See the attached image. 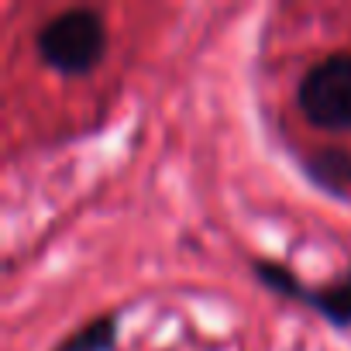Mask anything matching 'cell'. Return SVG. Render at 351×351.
<instances>
[{
  "mask_svg": "<svg viewBox=\"0 0 351 351\" xmlns=\"http://www.w3.org/2000/svg\"><path fill=\"white\" fill-rule=\"evenodd\" d=\"M300 110L324 131L351 128V56L337 52L317 62L300 83Z\"/></svg>",
  "mask_w": 351,
  "mask_h": 351,
  "instance_id": "obj_1",
  "label": "cell"
},
{
  "mask_svg": "<svg viewBox=\"0 0 351 351\" xmlns=\"http://www.w3.org/2000/svg\"><path fill=\"white\" fill-rule=\"evenodd\" d=\"M104 21L93 11H66L45 25L38 49L59 73H86L104 56Z\"/></svg>",
  "mask_w": 351,
  "mask_h": 351,
  "instance_id": "obj_2",
  "label": "cell"
},
{
  "mask_svg": "<svg viewBox=\"0 0 351 351\" xmlns=\"http://www.w3.org/2000/svg\"><path fill=\"white\" fill-rule=\"evenodd\" d=\"M313 176L324 183V186H348L351 183V155H341V152H330V155H320L313 162Z\"/></svg>",
  "mask_w": 351,
  "mask_h": 351,
  "instance_id": "obj_3",
  "label": "cell"
}]
</instances>
